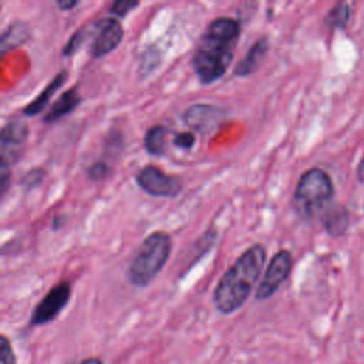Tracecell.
Masks as SVG:
<instances>
[{"label":"cell","instance_id":"cell-27","mask_svg":"<svg viewBox=\"0 0 364 364\" xmlns=\"http://www.w3.org/2000/svg\"><path fill=\"white\" fill-rule=\"evenodd\" d=\"M357 178H358L360 182L364 183V155H363V158L358 164V168H357Z\"/></svg>","mask_w":364,"mask_h":364},{"label":"cell","instance_id":"cell-20","mask_svg":"<svg viewBox=\"0 0 364 364\" xmlns=\"http://www.w3.org/2000/svg\"><path fill=\"white\" fill-rule=\"evenodd\" d=\"M139 6V1H131V0H117L111 4L109 7V14L122 18L125 17L129 11H132L135 7Z\"/></svg>","mask_w":364,"mask_h":364},{"label":"cell","instance_id":"cell-18","mask_svg":"<svg viewBox=\"0 0 364 364\" xmlns=\"http://www.w3.org/2000/svg\"><path fill=\"white\" fill-rule=\"evenodd\" d=\"M87 28L85 27H82V28H78L70 38H68V41L65 43V46H64V48H63V55L64 57H73L78 50H80V47L82 46V43L85 41V38H87Z\"/></svg>","mask_w":364,"mask_h":364},{"label":"cell","instance_id":"cell-11","mask_svg":"<svg viewBox=\"0 0 364 364\" xmlns=\"http://www.w3.org/2000/svg\"><path fill=\"white\" fill-rule=\"evenodd\" d=\"M267 51H269V38L266 36H262L250 46L246 55L235 65L233 74L236 77H247L253 74L266 58Z\"/></svg>","mask_w":364,"mask_h":364},{"label":"cell","instance_id":"cell-7","mask_svg":"<svg viewBox=\"0 0 364 364\" xmlns=\"http://www.w3.org/2000/svg\"><path fill=\"white\" fill-rule=\"evenodd\" d=\"M293 269V255L287 249H282L276 252L263 273L259 286L256 287L255 297L256 300H267L270 299L279 287L289 279L290 272Z\"/></svg>","mask_w":364,"mask_h":364},{"label":"cell","instance_id":"cell-3","mask_svg":"<svg viewBox=\"0 0 364 364\" xmlns=\"http://www.w3.org/2000/svg\"><path fill=\"white\" fill-rule=\"evenodd\" d=\"M172 252V237L165 230L149 233L128 266V280L135 287H146L164 269Z\"/></svg>","mask_w":364,"mask_h":364},{"label":"cell","instance_id":"cell-10","mask_svg":"<svg viewBox=\"0 0 364 364\" xmlns=\"http://www.w3.org/2000/svg\"><path fill=\"white\" fill-rule=\"evenodd\" d=\"M124 38V28L118 18L105 17L94 24V38L91 44V54L101 58L114 51Z\"/></svg>","mask_w":364,"mask_h":364},{"label":"cell","instance_id":"cell-1","mask_svg":"<svg viewBox=\"0 0 364 364\" xmlns=\"http://www.w3.org/2000/svg\"><path fill=\"white\" fill-rule=\"evenodd\" d=\"M242 31L233 17H218L203 30L192 55V68L202 84L222 78L232 64Z\"/></svg>","mask_w":364,"mask_h":364},{"label":"cell","instance_id":"cell-21","mask_svg":"<svg viewBox=\"0 0 364 364\" xmlns=\"http://www.w3.org/2000/svg\"><path fill=\"white\" fill-rule=\"evenodd\" d=\"M44 176H46V171H44V169H41V168H33V169H30V171L24 175V178L21 179V183H23L27 189H31V188L38 186V185L43 182Z\"/></svg>","mask_w":364,"mask_h":364},{"label":"cell","instance_id":"cell-14","mask_svg":"<svg viewBox=\"0 0 364 364\" xmlns=\"http://www.w3.org/2000/svg\"><path fill=\"white\" fill-rule=\"evenodd\" d=\"M80 102H81V97L78 94L77 87L68 88L50 107V109L47 111V114L43 118V122H46V124L57 122L58 119L71 114L80 105Z\"/></svg>","mask_w":364,"mask_h":364},{"label":"cell","instance_id":"cell-17","mask_svg":"<svg viewBox=\"0 0 364 364\" xmlns=\"http://www.w3.org/2000/svg\"><path fill=\"white\" fill-rule=\"evenodd\" d=\"M350 18H351L350 4L346 1H340L328 10L327 16L324 17V24L330 28L344 30L348 26Z\"/></svg>","mask_w":364,"mask_h":364},{"label":"cell","instance_id":"cell-16","mask_svg":"<svg viewBox=\"0 0 364 364\" xmlns=\"http://www.w3.org/2000/svg\"><path fill=\"white\" fill-rule=\"evenodd\" d=\"M166 128L164 125H152L144 136V148L152 156H162L165 154Z\"/></svg>","mask_w":364,"mask_h":364},{"label":"cell","instance_id":"cell-22","mask_svg":"<svg viewBox=\"0 0 364 364\" xmlns=\"http://www.w3.org/2000/svg\"><path fill=\"white\" fill-rule=\"evenodd\" d=\"M87 173H88V178H90L91 181L100 182V181H104V179L108 176L109 168H108V165H107L105 162L97 161V162H94V164L88 168Z\"/></svg>","mask_w":364,"mask_h":364},{"label":"cell","instance_id":"cell-12","mask_svg":"<svg viewBox=\"0 0 364 364\" xmlns=\"http://www.w3.org/2000/svg\"><path fill=\"white\" fill-rule=\"evenodd\" d=\"M31 38V27L21 20L10 23L0 33V58L7 53L21 47Z\"/></svg>","mask_w":364,"mask_h":364},{"label":"cell","instance_id":"cell-19","mask_svg":"<svg viewBox=\"0 0 364 364\" xmlns=\"http://www.w3.org/2000/svg\"><path fill=\"white\" fill-rule=\"evenodd\" d=\"M0 364H17V357L7 336L0 334Z\"/></svg>","mask_w":364,"mask_h":364},{"label":"cell","instance_id":"cell-2","mask_svg":"<svg viewBox=\"0 0 364 364\" xmlns=\"http://www.w3.org/2000/svg\"><path fill=\"white\" fill-rule=\"evenodd\" d=\"M266 262L263 245L247 247L223 273L213 290L215 309L222 314H232L249 299Z\"/></svg>","mask_w":364,"mask_h":364},{"label":"cell","instance_id":"cell-25","mask_svg":"<svg viewBox=\"0 0 364 364\" xmlns=\"http://www.w3.org/2000/svg\"><path fill=\"white\" fill-rule=\"evenodd\" d=\"M77 6H78L77 0H58L57 1V7L60 10H63V11H70V10H73Z\"/></svg>","mask_w":364,"mask_h":364},{"label":"cell","instance_id":"cell-28","mask_svg":"<svg viewBox=\"0 0 364 364\" xmlns=\"http://www.w3.org/2000/svg\"><path fill=\"white\" fill-rule=\"evenodd\" d=\"M65 219L63 216H57L54 220H53V229H60L61 228V223L64 222Z\"/></svg>","mask_w":364,"mask_h":364},{"label":"cell","instance_id":"cell-15","mask_svg":"<svg viewBox=\"0 0 364 364\" xmlns=\"http://www.w3.org/2000/svg\"><path fill=\"white\" fill-rule=\"evenodd\" d=\"M348 220H350L348 209L341 203L328 206L323 212V218H321L326 232L333 237H337L346 233L348 228Z\"/></svg>","mask_w":364,"mask_h":364},{"label":"cell","instance_id":"cell-13","mask_svg":"<svg viewBox=\"0 0 364 364\" xmlns=\"http://www.w3.org/2000/svg\"><path fill=\"white\" fill-rule=\"evenodd\" d=\"M67 78H68V71L67 70L58 71L53 77V80L43 88V91L23 108V115L34 117V115L41 114L43 109L48 105V102L53 98V95L65 84Z\"/></svg>","mask_w":364,"mask_h":364},{"label":"cell","instance_id":"cell-9","mask_svg":"<svg viewBox=\"0 0 364 364\" xmlns=\"http://www.w3.org/2000/svg\"><path fill=\"white\" fill-rule=\"evenodd\" d=\"M225 117L226 112L219 105L196 102L183 111L182 121L195 132H199L200 135H209L220 128Z\"/></svg>","mask_w":364,"mask_h":364},{"label":"cell","instance_id":"cell-26","mask_svg":"<svg viewBox=\"0 0 364 364\" xmlns=\"http://www.w3.org/2000/svg\"><path fill=\"white\" fill-rule=\"evenodd\" d=\"M77 364H104V361L100 357H87Z\"/></svg>","mask_w":364,"mask_h":364},{"label":"cell","instance_id":"cell-23","mask_svg":"<svg viewBox=\"0 0 364 364\" xmlns=\"http://www.w3.org/2000/svg\"><path fill=\"white\" fill-rule=\"evenodd\" d=\"M195 142H196L195 135H193L192 132H188V131H185V132H178V134L175 135V138H173V145L178 146L179 149H183V151L192 149L193 145H195Z\"/></svg>","mask_w":364,"mask_h":364},{"label":"cell","instance_id":"cell-24","mask_svg":"<svg viewBox=\"0 0 364 364\" xmlns=\"http://www.w3.org/2000/svg\"><path fill=\"white\" fill-rule=\"evenodd\" d=\"M10 181H11L10 172L7 169H0V199L7 192V189L10 186Z\"/></svg>","mask_w":364,"mask_h":364},{"label":"cell","instance_id":"cell-4","mask_svg":"<svg viewBox=\"0 0 364 364\" xmlns=\"http://www.w3.org/2000/svg\"><path fill=\"white\" fill-rule=\"evenodd\" d=\"M333 196L334 183L331 176L320 168H310L299 178L293 208L300 218L310 220L328 208Z\"/></svg>","mask_w":364,"mask_h":364},{"label":"cell","instance_id":"cell-5","mask_svg":"<svg viewBox=\"0 0 364 364\" xmlns=\"http://www.w3.org/2000/svg\"><path fill=\"white\" fill-rule=\"evenodd\" d=\"M28 141V125L21 118H11L0 128V169H9L23 156Z\"/></svg>","mask_w":364,"mask_h":364},{"label":"cell","instance_id":"cell-6","mask_svg":"<svg viewBox=\"0 0 364 364\" xmlns=\"http://www.w3.org/2000/svg\"><path fill=\"white\" fill-rule=\"evenodd\" d=\"M135 181L145 193L158 198H175L183 188L179 176L166 173L156 165L142 166L135 175Z\"/></svg>","mask_w":364,"mask_h":364},{"label":"cell","instance_id":"cell-8","mask_svg":"<svg viewBox=\"0 0 364 364\" xmlns=\"http://www.w3.org/2000/svg\"><path fill=\"white\" fill-rule=\"evenodd\" d=\"M71 299V284L67 280H63L53 286L46 296L37 303L33 309L30 324L31 326H43L53 321L68 304Z\"/></svg>","mask_w":364,"mask_h":364}]
</instances>
